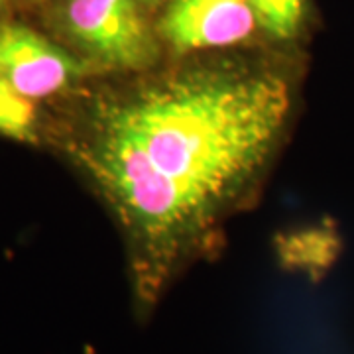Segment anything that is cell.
Instances as JSON below:
<instances>
[{
	"label": "cell",
	"mask_w": 354,
	"mask_h": 354,
	"mask_svg": "<svg viewBox=\"0 0 354 354\" xmlns=\"http://www.w3.org/2000/svg\"><path fill=\"white\" fill-rule=\"evenodd\" d=\"M290 104L276 75L197 71L140 93L106 122L209 211L264 164Z\"/></svg>",
	"instance_id": "cell-1"
},
{
	"label": "cell",
	"mask_w": 354,
	"mask_h": 354,
	"mask_svg": "<svg viewBox=\"0 0 354 354\" xmlns=\"http://www.w3.org/2000/svg\"><path fill=\"white\" fill-rule=\"evenodd\" d=\"M97 167L128 218L152 239L191 228L207 213L134 140L109 122L97 148Z\"/></svg>",
	"instance_id": "cell-2"
},
{
	"label": "cell",
	"mask_w": 354,
	"mask_h": 354,
	"mask_svg": "<svg viewBox=\"0 0 354 354\" xmlns=\"http://www.w3.org/2000/svg\"><path fill=\"white\" fill-rule=\"evenodd\" d=\"M67 26L73 38L104 65L140 69L156 57V44L136 0H71Z\"/></svg>",
	"instance_id": "cell-3"
},
{
	"label": "cell",
	"mask_w": 354,
	"mask_h": 354,
	"mask_svg": "<svg viewBox=\"0 0 354 354\" xmlns=\"http://www.w3.org/2000/svg\"><path fill=\"white\" fill-rule=\"evenodd\" d=\"M83 73L64 50L26 26H0V79L26 99L46 97Z\"/></svg>",
	"instance_id": "cell-4"
},
{
	"label": "cell",
	"mask_w": 354,
	"mask_h": 354,
	"mask_svg": "<svg viewBox=\"0 0 354 354\" xmlns=\"http://www.w3.org/2000/svg\"><path fill=\"white\" fill-rule=\"evenodd\" d=\"M254 26L248 0H174L160 30L174 50L189 51L242 41Z\"/></svg>",
	"instance_id": "cell-5"
},
{
	"label": "cell",
	"mask_w": 354,
	"mask_h": 354,
	"mask_svg": "<svg viewBox=\"0 0 354 354\" xmlns=\"http://www.w3.org/2000/svg\"><path fill=\"white\" fill-rule=\"evenodd\" d=\"M256 22L264 26L268 34L276 38H291L297 34L304 20V0H248Z\"/></svg>",
	"instance_id": "cell-6"
},
{
	"label": "cell",
	"mask_w": 354,
	"mask_h": 354,
	"mask_svg": "<svg viewBox=\"0 0 354 354\" xmlns=\"http://www.w3.org/2000/svg\"><path fill=\"white\" fill-rule=\"evenodd\" d=\"M32 104L0 79V132L20 140L32 138Z\"/></svg>",
	"instance_id": "cell-7"
}]
</instances>
